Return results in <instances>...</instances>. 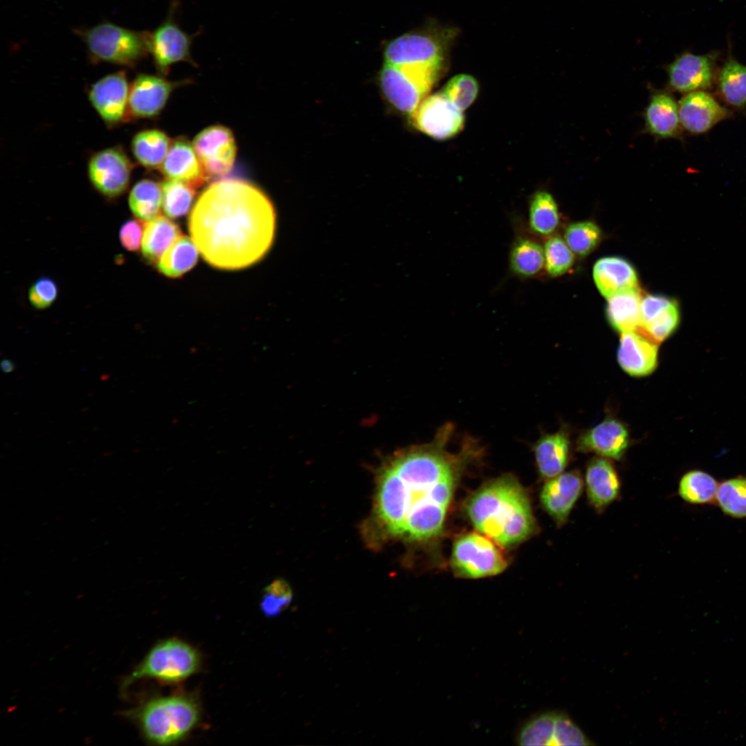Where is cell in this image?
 <instances>
[{"mask_svg":"<svg viewBox=\"0 0 746 746\" xmlns=\"http://www.w3.org/2000/svg\"><path fill=\"white\" fill-rule=\"evenodd\" d=\"M466 511L476 529L500 546L517 544L536 530L528 497L510 475L483 486L470 497Z\"/></svg>","mask_w":746,"mask_h":746,"instance_id":"cell-3","label":"cell"},{"mask_svg":"<svg viewBox=\"0 0 746 746\" xmlns=\"http://www.w3.org/2000/svg\"><path fill=\"white\" fill-rule=\"evenodd\" d=\"M440 69L384 64L379 76L382 91L397 110L412 114L428 93Z\"/></svg>","mask_w":746,"mask_h":746,"instance_id":"cell-7","label":"cell"},{"mask_svg":"<svg viewBox=\"0 0 746 746\" xmlns=\"http://www.w3.org/2000/svg\"><path fill=\"white\" fill-rule=\"evenodd\" d=\"M171 144L169 137L163 132L146 130L134 137L132 151L136 160L142 166L157 169L163 163Z\"/></svg>","mask_w":746,"mask_h":746,"instance_id":"cell-30","label":"cell"},{"mask_svg":"<svg viewBox=\"0 0 746 746\" xmlns=\"http://www.w3.org/2000/svg\"><path fill=\"white\" fill-rule=\"evenodd\" d=\"M678 105L680 125L694 134L707 132L729 116L728 110L703 90L687 93Z\"/></svg>","mask_w":746,"mask_h":746,"instance_id":"cell-16","label":"cell"},{"mask_svg":"<svg viewBox=\"0 0 746 746\" xmlns=\"http://www.w3.org/2000/svg\"><path fill=\"white\" fill-rule=\"evenodd\" d=\"M557 713L541 714L527 723L520 731L517 741L520 745H555Z\"/></svg>","mask_w":746,"mask_h":746,"instance_id":"cell-38","label":"cell"},{"mask_svg":"<svg viewBox=\"0 0 746 746\" xmlns=\"http://www.w3.org/2000/svg\"><path fill=\"white\" fill-rule=\"evenodd\" d=\"M645 130L656 138L676 137L680 135L678 106L671 95L653 93L644 112Z\"/></svg>","mask_w":746,"mask_h":746,"instance_id":"cell-24","label":"cell"},{"mask_svg":"<svg viewBox=\"0 0 746 746\" xmlns=\"http://www.w3.org/2000/svg\"><path fill=\"white\" fill-rule=\"evenodd\" d=\"M476 79L468 75H457L444 86L442 93L461 111L466 109L475 99L478 93Z\"/></svg>","mask_w":746,"mask_h":746,"instance_id":"cell-41","label":"cell"},{"mask_svg":"<svg viewBox=\"0 0 746 746\" xmlns=\"http://www.w3.org/2000/svg\"><path fill=\"white\" fill-rule=\"evenodd\" d=\"M569 443L564 429L543 435L535 443L533 450L542 477L549 479L563 472L568 462Z\"/></svg>","mask_w":746,"mask_h":746,"instance_id":"cell-25","label":"cell"},{"mask_svg":"<svg viewBox=\"0 0 746 746\" xmlns=\"http://www.w3.org/2000/svg\"><path fill=\"white\" fill-rule=\"evenodd\" d=\"M198 258V247L193 240L189 237L180 236L162 255L157 267L165 276L177 278L190 270Z\"/></svg>","mask_w":746,"mask_h":746,"instance_id":"cell-28","label":"cell"},{"mask_svg":"<svg viewBox=\"0 0 746 746\" xmlns=\"http://www.w3.org/2000/svg\"><path fill=\"white\" fill-rule=\"evenodd\" d=\"M129 88L125 73L119 71L93 84L89 99L105 122L117 123L122 119L128 108Z\"/></svg>","mask_w":746,"mask_h":746,"instance_id":"cell-17","label":"cell"},{"mask_svg":"<svg viewBox=\"0 0 746 746\" xmlns=\"http://www.w3.org/2000/svg\"><path fill=\"white\" fill-rule=\"evenodd\" d=\"M592 743L582 731L564 714L557 713L555 745H591Z\"/></svg>","mask_w":746,"mask_h":746,"instance_id":"cell-43","label":"cell"},{"mask_svg":"<svg viewBox=\"0 0 746 746\" xmlns=\"http://www.w3.org/2000/svg\"><path fill=\"white\" fill-rule=\"evenodd\" d=\"M593 278L600 293L606 299L620 291L638 287L633 267L619 257H605L593 266Z\"/></svg>","mask_w":746,"mask_h":746,"instance_id":"cell-23","label":"cell"},{"mask_svg":"<svg viewBox=\"0 0 746 746\" xmlns=\"http://www.w3.org/2000/svg\"><path fill=\"white\" fill-rule=\"evenodd\" d=\"M718 88L729 105L743 108L746 105V66L729 56L718 75Z\"/></svg>","mask_w":746,"mask_h":746,"instance_id":"cell-31","label":"cell"},{"mask_svg":"<svg viewBox=\"0 0 746 746\" xmlns=\"http://www.w3.org/2000/svg\"><path fill=\"white\" fill-rule=\"evenodd\" d=\"M495 541L484 534L470 533L454 543L451 564L460 577L480 578L502 573L508 561Z\"/></svg>","mask_w":746,"mask_h":746,"instance_id":"cell-8","label":"cell"},{"mask_svg":"<svg viewBox=\"0 0 746 746\" xmlns=\"http://www.w3.org/2000/svg\"><path fill=\"white\" fill-rule=\"evenodd\" d=\"M200 665V657L191 645L178 639L162 640L124 679L121 689L124 692L134 682L145 678L178 682L196 673Z\"/></svg>","mask_w":746,"mask_h":746,"instance_id":"cell-5","label":"cell"},{"mask_svg":"<svg viewBox=\"0 0 746 746\" xmlns=\"http://www.w3.org/2000/svg\"><path fill=\"white\" fill-rule=\"evenodd\" d=\"M629 442V433L624 424L608 418L581 434L577 448L582 452H594L606 459L619 460Z\"/></svg>","mask_w":746,"mask_h":746,"instance_id":"cell-18","label":"cell"},{"mask_svg":"<svg viewBox=\"0 0 746 746\" xmlns=\"http://www.w3.org/2000/svg\"><path fill=\"white\" fill-rule=\"evenodd\" d=\"M679 322V306L678 303L673 300L669 306L644 323L638 332L656 343H660L676 330Z\"/></svg>","mask_w":746,"mask_h":746,"instance_id":"cell-40","label":"cell"},{"mask_svg":"<svg viewBox=\"0 0 746 746\" xmlns=\"http://www.w3.org/2000/svg\"><path fill=\"white\" fill-rule=\"evenodd\" d=\"M410 115L417 129L436 139L450 138L463 126L462 111L442 93L424 98Z\"/></svg>","mask_w":746,"mask_h":746,"instance_id":"cell-12","label":"cell"},{"mask_svg":"<svg viewBox=\"0 0 746 746\" xmlns=\"http://www.w3.org/2000/svg\"><path fill=\"white\" fill-rule=\"evenodd\" d=\"M162 205L164 213L176 218L189 211L195 195V188L178 180L166 179L162 184Z\"/></svg>","mask_w":746,"mask_h":746,"instance_id":"cell-35","label":"cell"},{"mask_svg":"<svg viewBox=\"0 0 746 746\" xmlns=\"http://www.w3.org/2000/svg\"><path fill=\"white\" fill-rule=\"evenodd\" d=\"M453 433L447 423L430 442L398 450L379 469L375 515L392 536L421 542L441 533L461 472L481 450L468 437L457 452H450Z\"/></svg>","mask_w":746,"mask_h":746,"instance_id":"cell-1","label":"cell"},{"mask_svg":"<svg viewBox=\"0 0 746 746\" xmlns=\"http://www.w3.org/2000/svg\"><path fill=\"white\" fill-rule=\"evenodd\" d=\"M269 198L250 183L225 179L200 195L189 219L191 239L203 258L223 269H239L261 259L274 236Z\"/></svg>","mask_w":746,"mask_h":746,"instance_id":"cell-2","label":"cell"},{"mask_svg":"<svg viewBox=\"0 0 746 746\" xmlns=\"http://www.w3.org/2000/svg\"><path fill=\"white\" fill-rule=\"evenodd\" d=\"M1 367L3 372L10 373L14 370L15 364L11 360L3 358L1 363Z\"/></svg>","mask_w":746,"mask_h":746,"instance_id":"cell-47","label":"cell"},{"mask_svg":"<svg viewBox=\"0 0 746 746\" xmlns=\"http://www.w3.org/2000/svg\"><path fill=\"white\" fill-rule=\"evenodd\" d=\"M178 7V1L173 0L165 19L149 33V53L156 68L163 74L168 73L171 65L180 61L195 64L191 46L200 32L189 35L181 29L175 20Z\"/></svg>","mask_w":746,"mask_h":746,"instance_id":"cell-9","label":"cell"},{"mask_svg":"<svg viewBox=\"0 0 746 746\" xmlns=\"http://www.w3.org/2000/svg\"><path fill=\"white\" fill-rule=\"evenodd\" d=\"M718 484L709 474L691 470L680 479L678 494L687 503L705 504L716 500Z\"/></svg>","mask_w":746,"mask_h":746,"instance_id":"cell-33","label":"cell"},{"mask_svg":"<svg viewBox=\"0 0 746 746\" xmlns=\"http://www.w3.org/2000/svg\"><path fill=\"white\" fill-rule=\"evenodd\" d=\"M673 301V299L660 295H647L642 297L640 303L641 327Z\"/></svg>","mask_w":746,"mask_h":746,"instance_id":"cell-46","label":"cell"},{"mask_svg":"<svg viewBox=\"0 0 746 746\" xmlns=\"http://www.w3.org/2000/svg\"><path fill=\"white\" fill-rule=\"evenodd\" d=\"M583 480L576 471L562 472L548 479L540 500L543 508L557 525L567 520L583 489Z\"/></svg>","mask_w":746,"mask_h":746,"instance_id":"cell-15","label":"cell"},{"mask_svg":"<svg viewBox=\"0 0 746 746\" xmlns=\"http://www.w3.org/2000/svg\"><path fill=\"white\" fill-rule=\"evenodd\" d=\"M292 597V590L287 582L276 579L265 587L260 609L265 616L276 617L288 607Z\"/></svg>","mask_w":746,"mask_h":746,"instance_id":"cell-42","label":"cell"},{"mask_svg":"<svg viewBox=\"0 0 746 746\" xmlns=\"http://www.w3.org/2000/svg\"><path fill=\"white\" fill-rule=\"evenodd\" d=\"M716 500L725 515L746 517V477L731 478L718 484Z\"/></svg>","mask_w":746,"mask_h":746,"instance_id":"cell-36","label":"cell"},{"mask_svg":"<svg viewBox=\"0 0 746 746\" xmlns=\"http://www.w3.org/2000/svg\"><path fill=\"white\" fill-rule=\"evenodd\" d=\"M560 223L557 203L551 193L536 192L532 197L528 209V225L530 230L543 236H551Z\"/></svg>","mask_w":746,"mask_h":746,"instance_id":"cell-32","label":"cell"},{"mask_svg":"<svg viewBox=\"0 0 746 746\" xmlns=\"http://www.w3.org/2000/svg\"><path fill=\"white\" fill-rule=\"evenodd\" d=\"M178 83L151 75H138L129 88L128 109L135 116L149 117L158 114Z\"/></svg>","mask_w":746,"mask_h":746,"instance_id":"cell-20","label":"cell"},{"mask_svg":"<svg viewBox=\"0 0 746 746\" xmlns=\"http://www.w3.org/2000/svg\"><path fill=\"white\" fill-rule=\"evenodd\" d=\"M642 298L638 287L620 291L607 298L606 316L615 329L621 333L640 330Z\"/></svg>","mask_w":746,"mask_h":746,"instance_id":"cell-26","label":"cell"},{"mask_svg":"<svg viewBox=\"0 0 746 746\" xmlns=\"http://www.w3.org/2000/svg\"><path fill=\"white\" fill-rule=\"evenodd\" d=\"M585 485L588 500L597 510L611 504L620 491V481L615 468L602 457L593 458L588 463Z\"/></svg>","mask_w":746,"mask_h":746,"instance_id":"cell-22","label":"cell"},{"mask_svg":"<svg viewBox=\"0 0 746 746\" xmlns=\"http://www.w3.org/2000/svg\"><path fill=\"white\" fill-rule=\"evenodd\" d=\"M443 48L435 39L425 33L409 32L391 40L383 52L385 64L401 66H430L440 68Z\"/></svg>","mask_w":746,"mask_h":746,"instance_id":"cell-11","label":"cell"},{"mask_svg":"<svg viewBox=\"0 0 746 746\" xmlns=\"http://www.w3.org/2000/svg\"><path fill=\"white\" fill-rule=\"evenodd\" d=\"M193 146L208 180L224 176L232 169L236 146L229 128L222 126L208 127L197 135Z\"/></svg>","mask_w":746,"mask_h":746,"instance_id":"cell-10","label":"cell"},{"mask_svg":"<svg viewBox=\"0 0 746 746\" xmlns=\"http://www.w3.org/2000/svg\"><path fill=\"white\" fill-rule=\"evenodd\" d=\"M162 201V189L158 184L150 180H143L136 183L128 197L132 213L143 221H148L160 215Z\"/></svg>","mask_w":746,"mask_h":746,"instance_id":"cell-34","label":"cell"},{"mask_svg":"<svg viewBox=\"0 0 746 746\" xmlns=\"http://www.w3.org/2000/svg\"><path fill=\"white\" fill-rule=\"evenodd\" d=\"M658 352V343L641 332L621 333L618 361L629 374L643 376L651 374L657 366Z\"/></svg>","mask_w":746,"mask_h":746,"instance_id":"cell-19","label":"cell"},{"mask_svg":"<svg viewBox=\"0 0 746 746\" xmlns=\"http://www.w3.org/2000/svg\"><path fill=\"white\" fill-rule=\"evenodd\" d=\"M718 53L695 55L684 52L668 66L669 87L675 91L689 93L709 88L715 77Z\"/></svg>","mask_w":746,"mask_h":746,"instance_id":"cell-13","label":"cell"},{"mask_svg":"<svg viewBox=\"0 0 746 746\" xmlns=\"http://www.w3.org/2000/svg\"><path fill=\"white\" fill-rule=\"evenodd\" d=\"M602 238L600 227L593 222L583 221L569 224L564 239L574 254L586 256L593 251Z\"/></svg>","mask_w":746,"mask_h":746,"instance_id":"cell-37","label":"cell"},{"mask_svg":"<svg viewBox=\"0 0 746 746\" xmlns=\"http://www.w3.org/2000/svg\"><path fill=\"white\" fill-rule=\"evenodd\" d=\"M142 220H128L121 227L119 238L122 247L128 251H137L142 245V233L144 230Z\"/></svg>","mask_w":746,"mask_h":746,"instance_id":"cell-45","label":"cell"},{"mask_svg":"<svg viewBox=\"0 0 746 746\" xmlns=\"http://www.w3.org/2000/svg\"><path fill=\"white\" fill-rule=\"evenodd\" d=\"M544 267L552 277L564 274L574 263V253L558 235L549 236L544 243Z\"/></svg>","mask_w":746,"mask_h":746,"instance_id":"cell-39","label":"cell"},{"mask_svg":"<svg viewBox=\"0 0 746 746\" xmlns=\"http://www.w3.org/2000/svg\"><path fill=\"white\" fill-rule=\"evenodd\" d=\"M160 168L167 179L184 182L195 189L208 181L193 145L184 138L172 142Z\"/></svg>","mask_w":746,"mask_h":746,"instance_id":"cell-21","label":"cell"},{"mask_svg":"<svg viewBox=\"0 0 746 746\" xmlns=\"http://www.w3.org/2000/svg\"><path fill=\"white\" fill-rule=\"evenodd\" d=\"M149 33L109 22L78 30L95 59L127 66L135 64L149 52Z\"/></svg>","mask_w":746,"mask_h":746,"instance_id":"cell-6","label":"cell"},{"mask_svg":"<svg viewBox=\"0 0 746 746\" xmlns=\"http://www.w3.org/2000/svg\"><path fill=\"white\" fill-rule=\"evenodd\" d=\"M144 738L155 745H171L183 740L198 725L197 702L184 695L151 698L128 713Z\"/></svg>","mask_w":746,"mask_h":746,"instance_id":"cell-4","label":"cell"},{"mask_svg":"<svg viewBox=\"0 0 746 746\" xmlns=\"http://www.w3.org/2000/svg\"><path fill=\"white\" fill-rule=\"evenodd\" d=\"M180 234L179 227L165 216L158 215L148 220L144 226L142 241L144 257L150 262H157Z\"/></svg>","mask_w":746,"mask_h":746,"instance_id":"cell-27","label":"cell"},{"mask_svg":"<svg viewBox=\"0 0 746 746\" xmlns=\"http://www.w3.org/2000/svg\"><path fill=\"white\" fill-rule=\"evenodd\" d=\"M131 164L124 153L117 149H107L95 153L88 164L90 182L103 195L116 197L127 188Z\"/></svg>","mask_w":746,"mask_h":746,"instance_id":"cell-14","label":"cell"},{"mask_svg":"<svg viewBox=\"0 0 746 746\" xmlns=\"http://www.w3.org/2000/svg\"><path fill=\"white\" fill-rule=\"evenodd\" d=\"M58 295V287L56 283L48 277H42L36 280L28 291V299L36 309H43L50 306Z\"/></svg>","mask_w":746,"mask_h":746,"instance_id":"cell-44","label":"cell"},{"mask_svg":"<svg viewBox=\"0 0 746 746\" xmlns=\"http://www.w3.org/2000/svg\"><path fill=\"white\" fill-rule=\"evenodd\" d=\"M509 265L519 277L536 276L544 267V247L530 238H517L510 251Z\"/></svg>","mask_w":746,"mask_h":746,"instance_id":"cell-29","label":"cell"}]
</instances>
